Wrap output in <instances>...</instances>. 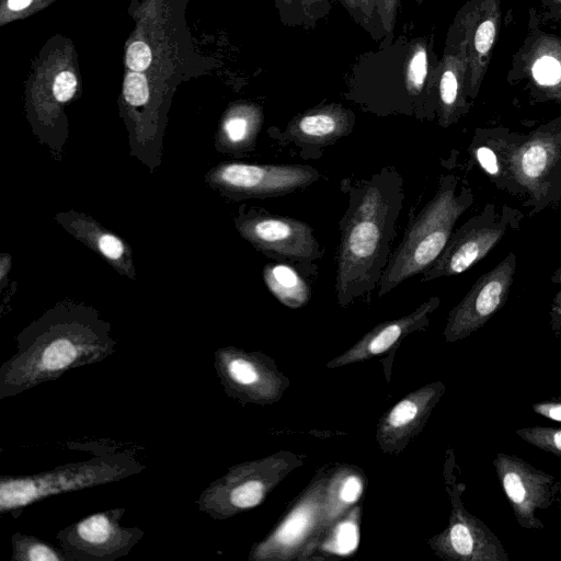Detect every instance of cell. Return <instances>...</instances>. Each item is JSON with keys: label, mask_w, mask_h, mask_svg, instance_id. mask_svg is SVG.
<instances>
[{"label": "cell", "mask_w": 561, "mask_h": 561, "mask_svg": "<svg viewBox=\"0 0 561 561\" xmlns=\"http://www.w3.org/2000/svg\"><path fill=\"white\" fill-rule=\"evenodd\" d=\"M263 279L273 296L289 308H300L310 299L309 285L287 263L266 264L263 270Z\"/></svg>", "instance_id": "obj_21"}, {"label": "cell", "mask_w": 561, "mask_h": 561, "mask_svg": "<svg viewBox=\"0 0 561 561\" xmlns=\"http://www.w3.org/2000/svg\"><path fill=\"white\" fill-rule=\"evenodd\" d=\"M525 214L510 205L488 203L454 230L436 261L421 274V282L456 276L476 265L506 236L519 229Z\"/></svg>", "instance_id": "obj_6"}, {"label": "cell", "mask_w": 561, "mask_h": 561, "mask_svg": "<svg viewBox=\"0 0 561 561\" xmlns=\"http://www.w3.org/2000/svg\"><path fill=\"white\" fill-rule=\"evenodd\" d=\"M448 528L440 535L437 547L449 559L458 561H510L497 536L478 517L454 501Z\"/></svg>", "instance_id": "obj_16"}, {"label": "cell", "mask_w": 561, "mask_h": 561, "mask_svg": "<svg viewBox=\"0 0 561 561\" xmlns=\"http://www.w3.org/2000/svg\"><path fill=\"white\" fill-rule=\"evenodd\" d=\"M511 83L525 81L529 95L536 102L561 103V37L530 26L523 46L516 51Z\"/></svg>", "instance_id": "obj_11"}, {"label": "cell", "mask_w": 561, "mask_h": 561, "mask_svg": "<svg viewBox=\"0 0 561 561\" xmlns=\"http://www.w3.org/2000/svg\"><path fill=\"white\" fill-rule=\"evenodd\" d=\"M439 304L438 297H431L412 313L379 324L350 352L340 357L339 360L341 363H348L386 352L405 334L425 325L428 321V316L436 310Z\"/></svg>", "instance_id": "obj_20"}, {"label": "cell", "mask_w": 561, "mask_h": 561, "mask_svg": "<svg viewBox=\"0 0 561 561\" xmlns=\"http://www.w3.org/2000/svg\"><path fill=\"white\" fill-rule=\"evenodd\" d=\"M314 507L316 505L311 501L297 506L278 527L274 536L253 550L251 558L260 559L272 547L284 550L294 548L311 528Z\"/></svg>", "instance_id": "obj_22"}, {"label": "cell", "mask_w": 561, "mask_h": 561, "mask_svg": "<svg viewBox=\"0 0 561 561\" xmlns=\"http://www.w3.org/2000/svg\"><path fill=\"white\" fill-rule=\"evenodd\" d=\"M11 543V561H72L59 546L55 547L33 535L15 533Z\"/></svg>", "instance_id": "obj_26"}, {"label": "cell", "mask_w": 561, "mask_h": 561, "mask_svg": "<svg viewBox=\"0 0 561 561\" xmlns=\"http://www.w3.org/2000/svg\"><path fill=\"white\" fill-rule=\"evenodd\" d=\"M146 467L128 453L101 455L57 466L51 470L0 477V513L19 518L23 510L42 500L81 491L138 474Z\"/></svg>", "instance_id": "obj_4"}, {"label": "cell", "mask_w": 561, "mask_h": 561, "mask_svg": "<svg viewBox=\"0 0 561 561\" xmlns=\"http://www.w3.org/2000/svg\"><path fill=\"white\" fill-rule=\"evenodd\" d=\"M473 202L468 184L455 174L443 176L435 195L410 221L401 243L391 253L378 285L379 296L426 271L443 252L456 222Z\"/></svg>", "instance_id": "obj_3"}, {"label": "cell", "mask_w": 561, "mask_h": 561, "mask_svg": "<svg viewBox=\"0 0 561 561\" xmlns=\"http://www.w3.org/2000/svg\"><path fill=\"white\" fill-rule=\"evenodd\" d=\"M469 57L465 37L453 27L436 67L437 116L447 128L466 115L472 102L467 94Z\"/></svg>", "instance_id": "obj_15"}, {"label": "cell", "mask_w": 561, "mask_h": 561, "mask_svg": "<svg viewBox=\"0 0 561 561\" xmlns=\"http://www.w3.org/2000/svg\"><path fill=\"white\" fill-rule=\"evenodd\" d=\"M551 282L558 285L559 289L551 301L549 324L552 333L558 337L561 334V265L551 275Z\"/></svg>", "instance_id": "obj_34"}, {"label": "cell", "mask_w": 561, "mask_h": 561, "mask_svg": "<svg viewBox=\"0 0 561 561\" xmlns=\"http://www.w3.org/2000/svg\"><path fill=\"white\" fill-rule=\"evenodd\" d=\"M239 230L256 249L278 261L306 263L323 254L312 228L290 217L249 215L240 220Z\"/></svg>", "instance_id": "obj_10"}, {"label": "cell", "mask_w": 561, "mask_h": 561, "mask_svg": "<svg viewBox=\"0 0 561 561\" xmlns=\"http://www.w3.org/2000/svg\"><path fill=\"white\" fill-rule=\"evenodd\" d=\"M415 1H416V3L421 4L425 0H415Z\"/></svg>", "instance_id": "obj_41"}, {"label": "cell", "mask_w": 561, "mask_h": 561, "mask_svg": "<svg viewBox=\"0 0 561 561\" xmlns=\"http://www.w3.org/2000/svg\"><path fill=\"white\" fill-rule=\"evenodd\" d=\"M501 26L500 0H469L451 27L467 42L469 70L467 94L472 102L481 88Z\"/></svg>", "instance_id": "obj_13"}, {"label": "cell", "mask_w": 561, "mask_h": 561, "mask_svg": "<svg viewBox=\"0 0 561 561\" xmlns=\"http://www.w3.org/2000/svg\"><path fill=\"white\" fill-rule=\"evenodd\" d=\"M428 55V44L424 38L414 41L409 45L402 65V82L409 96H422L425 89L428 93L434 91L436 94V81L433 75L428 77L431 69Z\"/></svg>", "instance_id": "obj_23"}, {"label": "cell", "mask_w": 561, "mask_h": 561, "mask_svg": "<svg viewBox=\"0 0 561 561\" xmlns=\"http://www.w3.org/2000/svg\"><path fill=\"white\" fill-rule=\"evenodd\" d=\"M511 168L529 216L561 204V116L525 135L513 153Z\"/></svg>", "instance_id": "obj_5"}, {"label": "cell", "mask_w": 561, "mask_h": 561, "mask_svg": "<svg viewBox=\"0 0 561 561\" xmlns=\"http://www.w3.org/2000/svg\"><path fill=\"white\" fill-rule=\"evenodd\" d=\"M279 19L287 26L313 28L325 18L331 0H274Z\"/></svg>", "instance_id": "obj_25"}, {"label": "cell", "mask_w": 561, "mask_h": 561, "mask_svg": "<svg viewBox=\"0 0 561 561\" xmlns=\"http://www.w3.org/2000/svg\"><path fill=\"white\" fill-rule=\"evenodd\" d=\"M401 0H377V12L385 34L391 39Z\"/></svg>", "instance_id": "obj_33"}, {"label": "cell", "mask_w": 561, "mask_h": 561, "mask_svg": "<svg viewBox=\"0 0 561 561\" xmlns=\"http://www.w3.org/2000/svg\"><path fill=\"white\" fill-rule=\"evenodd\" d=\"M515 434L529 445L561 457V427L536 425L515 430Z\"/></svg>", "instance_id": "obj_28"}, {"label": "cell", "mask_w": 561, "mask_h": 561, "mask_svg": "<svg viewBox=\"0 0 561 561\" xmlns=\"http://www.w3.org/2000/svg\"><path fill=\"white\" fill-rule=\"evenodd\" d=\"M492 465L518 526L543 529L537 512L549 508L554 502V476L503 451L495 455Z\"/></svg>", "instance_id": "obj_8"}, {"label": "cell", "mask_w": 561, "mask_h": 561, "mask_svg": "<svg viewBox=\"0 0 561 561\" xmlns=\"http://www.w3.org/2000/svg\"><path fill=\"white\" fill-rule=\"evenodd\" d=\"M525 135L506 127L477 128L469 146L471 164L478 165L488 179L510 195L519 198L511 162Z\"/></svg>", "instance_id": "obj_17"}, {"label": "cell", "mask_w": 561, "mask_h": 561, "mask_svg": "<svg viewBox=\"0 0 561 561\" xmlns=\"http://www.w3.org/2000/svg\"><path fill=\"white\" fill-rule=\"evenodd\" d=\"M517 268L510 252L491 271L481 275L465 297L450 310L444 330L448 342L465 339L482 328L506 302Z\"/></svg>", "instance_id": "obj_9"}, {"label": "cell", "mask_w": 561, "mask_h": 561, "mask_svg": "<svg viewBox=\"0 0 561 561\" xmlns=\"http://www.w3.org/2000/svg\"><path fill=\"white\" fill-rule=\"evenodd\" d=\"M540 9L545 21L561 23V0H541Z\"/></svg>", "instance_id": "obj_39"}, {"label": "cell", "mask_w": 561, "mask_h": 561, "mask_svg": "<svg viewBox=\"0 0 561 561\" xmlns=\"http://www.w3.org/2000/svg\"><path fill=\"white\" fill-rule=\"evenodd\" d=\"M125 507L90 514L59 530L58 546L72 561H114L127 556L144 537L137 526L121 523Z\"/></svg>", "instance_id": "obj_7"}, {"label": "cell", "mask_w": 561, "mask_h": 561, "mask_svg": "<svg viewBox=\"0 0 561 561\" xmlns=\"http://www.w3.org/2000/svg\"><path fill=\"white\" fill-rule=\"evenodd\" d=\"M348 205L341 232L335 276L341 305L375 289L391 256L396 225L404 198L398 171L380 170L347 186Z\"/></svg>", "instance_id": "obj_1"}, {"label": "cell", "mask_w": 561, "mask_h": 561, "mask_svg": "<svg viewBox=\"0 0 561 561\" xmlns=\"http://www.w3.org/2000/svg\"><path fill=\"white\" fill-rule=\"evenodd\" d=\"M126 62L129 69L142 71L151 62V50L144 42H134L129 45L126 53Z\"/></svg>", "instance_id": "obj_32"}, {"label": "cell", "mask_w": 561, "mask_h": 561, "mask_svg": "<svg viewBox=\"0 0 561 561\" xmlns=\"http://www.w3.org/2000/svg\"><path fill=\"white\" fill-rule=\"evenodd\" d=\"M259 473L256 463L233 466L226 474L210 482L195 504L214 519H226L252 508L261 503L266 492Z\"/></svg>", "instance_id": "obj_14"}, {"label": "cell", "mask_w": 561, "mask_h": 561, "mask_svg": "<svg viewBox=\"0 0 561 561\" xmlns=\"http://www.w3.org/2000/svg\"><path fill=\"white\" fill-rule=\"evenodd\" d=\"M16 351L0 366V399L100 363L116 351L110 324L88 309H56L25 328Z\"/></svg>", "instance_id": "obj_2"}, {"label": "cell", "mask_w": 561, "mask_h": 561, "mask_svg": "<svg viewBox=\"0 0 561 561\" xmlns=\"http://www.w3.org/2000/svg\"><path fill=\"white\" fill-rule=\"evenodd\" d=\"M533 411L548 420L561 422V397H552L531 404Z\"/></svg>", "instance_id": "obj_36"}, {"label": "cell", "mask_w": 561, "mask_h": 561, "mask_svg": "<svg viewBox=\"0 0 561 561\" xmlns=\"http://www.w3.org/2000/svg\"><path fill=\"white\" fill-rule=\"evenodd\" d=\"M262 112L255 106H245L230 115L224 123L227 141L232 146L253 144L262 124Z\"/></svg>", "instance_id": "obj_27"}, {"label": "cell", "mask_w": 561, "mask_h": 561, "mask_svg": "<svg viewBox=\"0 0 561 561\" xmlns=\"http://www.w3.org/2000/svg\"><path fill=\"white\" fill-rule=\"evenodd\" d=\"M336 1L343 5L356 23L370 33L374 38H378V28L383 31V27L377 12V0Z\"/></svg>", "instance_id": "obj_29"}, {"label": "cell", "mask_w": 561, "mask_h": 561, "mask_svg": "<svg viewBox=\"0 0 561 561\" xmlns=\"http://www.w3.org/2000/svg\"><path fill=\"white\" fill-rule=\"evenodd\" d=\"M444 390V385L436 383L424 390V393L419 399L416 393L403 399L396 404L387 415L382 430L394 433H403L410 430L412 426H416V422L425 416L436 399L440 396Z\"/></svg>", "instance_id": "obj_24"}, {"label": "cell", "mask_w": 561, "mask_h": 561, "mask_svg": "<svg viewBox=\"0 0 561 561\" xmlns=\"http://www.w3.org/2000/svg\"><path fill=\"white\" fill-rule=\"evenodd\" d=\"M355 124L354 113L341 104L311 108L293 118L284 133L297 145L328 146L348 135Z\"/></svg>", "instance_id": "obj_18"}, {"label": "cell", "mask_w": 561, "mask_h": 561, "mask_svg": "<svg viewBox=\"0 0 561 561\" xmlns=\"http://www.w3.org/2000/svg\"><path fill=\"white\" fill-rule=\"evenodd\" d=\"M32 2V0H8V7L12 11H20Z\"/></svg>", "instance_id": "obj_40"}, {"label": "cell", "mask_w": 561, "mask_h": 561, "mask_svg": "<svg viewBox=\"0 0 561 561\" xmlns=\"http://www.w3.org/2000/svg\"><path fill=\"white\" fill-rule=\"evenodd\" d=\"M363 490L362 481L356 476H350L342 484L340 497L345 503L355 502Z\"/></svg>", "instance_id": "obj_38"}, {"label": "cell", "mask_w": 561, "mask_h": 561, "mask_svg": "<svg viewBox=\"0 0 561 561\" xmlns=\"http://www.w3.org/2000/svg\"><path fill=\"white\" fill-rule=\"evenodd\" d=\"M214 366L228 396L243 401L261 396L264 373L255 354L222 347L215 352Z\"/></svg>", "instance_id": "obj_19"}, {"label": "cell", "mask_w": 561, "mask_h": 561, "mask_svg": "<svg viewBox=\"0 0 561 561\" xmlns=\"http://www.w3.org/2000/svg\"><path fill=\"white\" fill-rule=\"evenodd\" d=\"M317 169L301 164H248L232 162L221 165L216 180L230 192L245 197H276L305 188L318 181Z\"/></svg>", "instance_id": "obj_12"}, {"label": "cell", "mask_w": 561, "mask_h": 561, "mask_svg": "<svg viewBox=\"0 0 561 561\" xmlns=\"http://www.w3.org/2000/svg\"><path fill=\"white\" fill-rule=\"evenodd\" d=\"M98 245L103 255L112 260H118L124 253L122 241L110 233H104L99 238Z\"/></svg>", "instance_id": "obj_37"}, {"label": "cell", "mask_w": 561, "mask_h": 561, "mask_svg": "<svg viewBox=\"0 0 561 561\" xmlns=\"http://www.w3.org/2000/svg\"><path fill=\"white\" fill-rule=\"evenodd\" d=\"M359 534L357 525L352 520L341 523L329 542V549L337 554H348L358 545Z\"/></svg>", "instance_id": "obj_30"}, {"label": "cell", "mask_w": 561, "mask_h": 561, "mask_svg": "<svg viewBox=\"0 0 561 561\" xmlns=\"http://www.w3.org/2000/svg\"><path fill=\"white\" fill-rule=\"evenodd\" d=\"M77 89V78L71 71H61L54 82V95L59 102H66L72 98Z\"/></svg>", "instance_id": "obj_35"}, {"label": "cell", "mask_w": 561, "mask_h": 561, "mask_svg": "<svg viewBox=\"0 0 561 561\" xmlns=\"http://www.w3.org/2000/svg\"><path fill=\"white\" fill-rule=\"evenodd\" d=\"M124 96L126 101L134 106H140L148 101V82L139 71L127 73L124 82Z\"/></svg>", "instance_id": "obj_31"}]
</instances>
